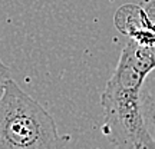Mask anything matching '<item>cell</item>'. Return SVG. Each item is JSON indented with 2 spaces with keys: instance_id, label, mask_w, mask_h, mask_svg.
Masks as SVG:
<instances>
[{
  "instance_id": "cell-1",
  "label": "cell",
  "mask_w": 155,
  "mask_h": 149,
  "mask_svg": "<svg viewBox=\"0 0 155 149\" xmlns=\"http://www.w3.org/2000/svg\"><path fill=\"white\" fill-rule=\"evenodd\" d=\"M61 146L52 115L12 77L0 92V149H49Z\"/></svg>"
},
{
  "instance_id": "cell-2",
  "label": "cell",
  "mask_w": 155,
  "mask_h": 149,
  "mask_svg": "<svg viewBox=\"0 0 155 149\" xmlns=\"http://www.w3.org/2000/svg\"><path fill=\"white\" fill-rule=\"evenodd\" d=\"M102 132L112 146L121 149H155L144 125L139 89L128 88L109 79L102 93Z\"/></svg>"
},
{
  "instance_id": "cell-3",
  "label": "cell",
  "mask_w": 155,
  "mask_h": 149,
  "mask_svg": "<svg viewBox=\"0 0 155 149\" xmlns=\"http://www.w3.org/2000/svg\"><path fill=\"white\" fill-rule=\"evenodd\" d=\"M139 106L147 132L155 142V67L145 76L139 88Z\"/></svg>"
},
{
  "instance_id": "cell-4",
  "label": "cell",
  "mask_w": 155,
  "mask_h": 149,
  "mask_svg": "<svg viewBox=\"0 0 155 149\" xmlns=\"http://www.w3.org/2000/svg\"><path fill=\"white\" fill-rule=\"evenodd\" d=\"M10 76V70H9V67L3 65V62L0 60V92H2V88H3V83H5L6 79H9Z\"/></svg>"
}]
</instances>
